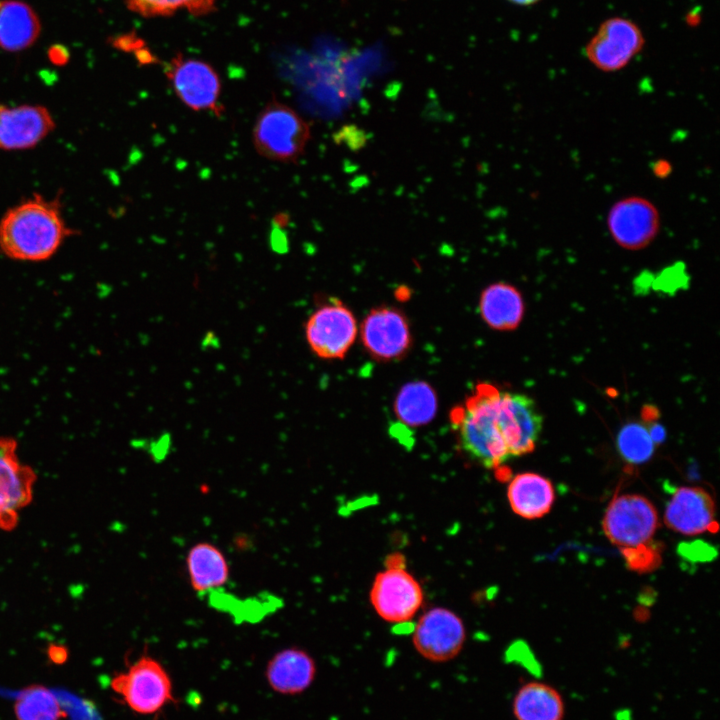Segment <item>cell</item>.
<instances>
[{
    "label": "cell",
    "instance_id": "f1b7e54d",
    "mask_svg": "<svg viewBox=\"0 0 720 720\" xmlns=\"http://www.w3.org/2000/svg\"><path fill=\"white\" fill-rule=\"evenodd\" d=\"M49 57L53 63L63 64L66 62V60L68 58V54L65 53V50H63L59 47H55V48L51 49V51L49 53Z\"/></svg>",
    "mask_w": 720,
    "mask_h": 720
},
{
    "label": "cell",
    "instance_id": "52a82bcc",
    "mask_svg": "<svg viewBox=\"0 0 720 720\" xmlns=\"http://www.w3.org/2000/svg\"><path fill=\"white\" fill-rule=\"evenodd\" d=\"M610 237L621 248L639 251L648 247L660 233L661 214L648 198L629 195L616 200L606 215Z\"/></svg>",
    "mask_w": 720,
    "mask_h": 720
},
{
    "label": "cell",
    "instance_id": "9a60e30c",
    "mask_svg": "<svg viewBox=\"0 0 720 720\" xmlns=\"http://www.w3.org/2000/svg\"><path fill=\"white\" fill-rule=\"evenodd\" d=\"M664 521L670 529L688 536L716 530L714 501L700 487H678L666 505Z\"/></svg>",
    "mask_w": 720,
    "mask_h": 720
},
{
    "label": "cell",
    "instance_id": "603a6c76",
    "mask_svg": "<svg viewBox=\"0 0 720 720\" xmlns=\"http://www.w3.org/2000/svg\"><path fill=\"white\" fill-rule=\"evenodd\" d=\"M16 720H64L66 712L56 695L41 684L24 687L14 705Z\"/></svg>",
    "mask_w": 720,
    "mask_h": 720
},
{
    "label": "cell",
    "instance_id": "e0dca14e",
    "mask_svg": "<svg viewBox=\"0 0 720 720\" xmlns=\"http://www.w3.org/2000/svg\"><path fill=\"white\" fill-rule=\"evenodd\" d=\"M479 312L482 320L497 331L516 329L525 313V303L521 292L506 282L488 285L480 295Z\"/></svg>",
    "mask_w": 720,
    "mask_h": 720
},
{
    "label": "cell",
    "instance_id": "7a4b0ae2",
    "mask_svg": "<svg viewBox=\"0 0 720 720\" xmlns=\"http://www.w3.org/2000/svg\"><path fill=\"white\" fill-rule=\"evenodd\" d=\"M72 233L58 200L35 194L6 211L0 220V250L13 260L52 257Z\"/></svg>",
    "mask_w": 720,
    "mask_h": 720
},
{
    "label": "cell",
    "instance_id": "ffe728a7",
    "mask_svg": "<svg viewBox=\"0 0 720 720\" xmlns=\"http://www.w3.org/2000/svg\"><path fill=\"white\" fill-rule=\"evenodd\" d=\"M41 24L36 12L19 0L0 1V47L20 51L37 40Z\"/></svg>",
    "mask_w": 720,
    "mask_h": 720
},
{
    "label": "cell",
    "instance_id": "8fae6325",
    "mask_svg": "<svg viewBox=\"0 0 720 720\" xmlns=\"http://www.w3.org/2000/svg\"><path fill=\"white\" fill-rule=\"evenodd\" d=\"M465 641L463 620L444 607L426 611L418 619L412 635V643L418 654L434 663L448 662L457 657Z\"/></svg>",
    "mask_w": 720,
    "mask_h": 720
},
{
    "label": "cell",
    "instance_id": "83f0119b",
    "mask_svg": "<svg viewBox=\"0 0 720 720\" xmlns=\"http://www.w3.org/2000/svg\"><path fill=\"white\" fill-rule=\"evenodd\" d=\"M648 430L655 444H659L664 441L665 430L660 424L652 423L648 426Z\"/></svg>",
    "mask_w": 720,
    "mask_h": 720
},
{
    "label": "cell",
    "instance_id": "ba28073f",
    "mask_svg": "<svg viewBox=\"0 0 720 720\" xmlns=\"http://www.w3.org/2000/svg\"><path fill=\"white\" fill-rule=\"evenodd\" d=\"M644 35L630 19L611 17L601 23L585 45V56L598 70L606 73L625 68L643 49Z\"/></svg>",
    "mask_w": 720,
    "mask_h": 720
},
{
    "label": "cell",
    "instance_id": "7402d4cb",
    "mask_svg": "<svg viewBox=\"0 0 720 720\" xmlns=\"http://www.w3.org/2000/svg\"><path fill=\"white\" fill-rule=\"evenodd\" d=\"M393 409L400 423L408 427L429 424L438 409L436 391L425 381L408 382L398 391Z\"/></svg>",
    "mask_w": 720,
    "mask_h": 720
},
{
    "label": "cell",
    "instance_id": "4316f807",
    "mask_svg": "<svg viewBox=\"0 0 720 720\" xmlns=\"http://www.w3.org/2000/svg\"><path fill=\"white\" fill-rule=\"evenodd\" d=\"M47 655L49 660L53 664H64L68 659V650L63 645L50 644L47 649Z\"/></svg>",
    "mask_w": 720,
    "mask_h": 720
},
{
    "label": "cell",
    "instance_id": "7c38bea8",
    "mask_svg": "<svg viewBox=\"0 0 720 720\" xmlns=\"http://www.w3.org/2000/svg\"><path fill=\"white\" fill-rule=\"evenodd\" d=\"M17 441L0 437V529L16 527L19 513L30 504L36 475L23 464L17 453Z\"/></svg>",
    "mask_w": 720,
    "mask_h": 720
},
{
    "label": "cell",
    "instance_id": "d4e9b609",
    "mask_svg": "<svg viewBox=\"0 0 720 720\" xmlns=\"http://www.w3.org/2000/svg\"><path fill=\"white\" fill-rule=\"evenodd\" d=\"M219 0H125L127 7L143 16H170L186 10L194 16H203L216 9Z\"/></svg>",
    "mask_w": 720,
    "mask_h": 720
},
{
    "label": "cell",
    "instance_id": "3957f363",
    "mask_svg": "<svg viewBox=\"0 0 720 720\" xmlns=\"http://www.w3.org/2000/svg\"><path fill=\"white\" fill-rule=\"evenodd\" d=\"M309 124L290 106L275 98L256 117L252 142L256 152L271 161L295 163L310 139Z\"/></svg>",
    "mask_w": 720,
    "mask_h": 720
},
{
    "label": "cell",
    "instance_id": "30bf717a",
    "mask_svg": "<svg viewBox=\"0 0 720 720\" xmlns=\"http://www.w3.org/2000/svg\"><path fill=\"white\" fill-rule=\"evenodd\" d=\"M165 74L176 96L188 108L220 115L221 81L210 64L178 54L166 65Z\"/></svg>",
    "mask_w": 720,
    "mask_h": 720
},
{
    "label": "cell",
    "instance_id": "f546056e",
    "mask_svg": "<svg viewBox=\"0 0 720 720\" xmlns=\"http://www.w3.org/2000/svg\"><path fill=\"white\" fill-rule=\"evenodd\" d=\"M508 1H510L514 4H517V5H521V6H529V5H533L537 2H539L540 0H508Z\"/></svg>",
    "mask_w": 720,
    "mask_h": 720
},
{
    "label": "cell",
    "instance_id": "4fadbf2b",
    "mask_svg": "<svg viewBox=\"0 0 720 720\" xmlns=\"http://www.w3.org/2000/svg\"><path fill=\"white\" fill-rule=\"evenodd\" d=\"M360 339L369 355L378 361L399 360L412 345L406 316L392 306L369 311L360 325Z\"/></svg>",
    "mask_w": 720,
    "mask_h": 720
},
{
    "label": "cell",
    "instance_id": "44dd1931",
    "mask_svg": "<svg viewBox=\"0 0 720 720\" xmlns=\"http://www.w3.org/2000/svg\"><path fill=\"white\" fill-rule=\"evenodd\" d=\"M186 568L192 589L199 593L223 586L230 576L225 555L210 542L196 543L188 550Z\"/></svg>",
    "mask_w": 720,
    "mask_h": 720
},
{
    "label": "cell",
    "instance_id": "2e32d148",
    "mask_svg": "<svg viewBox=\"0 0 720 720\" xmlns=\"http://www.w3.org/2000/svg\"><path fill=\"white\" fill-rule=\"evenodd\" d=\"M317 673L313 657L305 650L289 647L278 651L268 661L265 677L270 688L283 695L306 691Z\"/></svg>",
    "mask_w": 720,
    "mask_h": 720
},
{
    "label": "cell",
    "instance_id": "d6986e66",
    "mask_svg": "<svg viewBox=\"0 0 720 720\" xmlns=\"http://www.w3.org/2000/svg\"><path fill=\"white\" fill-rule=\"evenodd\" d=\"M507 498L515 514L525 519H536L550 511L555 493L549 479L537 473L524 472L511 479Z\"/></svg>",
    "mask_w": 720,
    "mask_h": 720
},
{
    "label": "cell",
    "instance_id": "cb8c5ba5",
    "mask_svg": "<svg viewBox=\"0 0 720 720\" xmlns=\"http://www.w3.org/2000/svg\"><path fill=\"white\" fill-rule=\"evenodd\" d=\"M617 450L630 464H643L653 456L656 444L650 436L648 425L628 422L621 427L616 438Z\"/></svg>",
    "mask_w": 720,
    "mask_h": 720
},
{
    "label": "cell",
    "instance_id": "277c9868",
    "mask_svg": "<svg viewBox=\"0 0 720 720\" xmlns=\"http://www.w3.org/2000/svg\"><path fill=\"white\" fill-rule=\"evenodd\" d=\"M111 689L135 713L153 715L174 702L173 685L164 666L150 655H141L126 670L115 673Z\"/></svg>",
    "mask_w": 720,
    "mask_h": 720
},
{
    "label": "cell",
    "instance_id": "6da1fadb",
    "mask_svg": "<svg viewBox=\"0 0 720 720\" xmlns=\"http://www.w3.org/2000/svg\"><path fill=\"white\" fill-rule=\"evenodd\" d=\"M450 421L460 449L488 469L534 451L543 427L532 398L489 383L476 385Z\"/></svg>",
    "mask_w": 720,
    "mask_h": 720
},
{
    "label": "cell",
    "instance_id": "484cf974",
    "mask_svg": "<svg viewBox=\"0 0 720 720\" xmlns=\"http://www.w3.org/2000/svg\"><path fill=\"white\" fill-rule=\"evenodd\" d=\"M627 564L634 570L648 571L657 566L660 561L657 550L646 544L622 548Z\"/></svg>",
    "mask_w": 720,
    "mask_h": 720
},
{
    "label": "cell",
    "instance_id": "8992f818",
    "mask_svg": "<svg viewBox=\"0 0 720 720\" xmlns=\"http://www.w3.org/2000/svg\"><path fill=\"white\" fill-rule=\"evenodd\" d=\"M310 350L324 360L343 359L354 344L358 325L353 312L338 299L319 305L305 323Z\"/></svg>",
    "mask_w": 720,
    "mask_h": 720
},
{
    "label": "cell",
    "instance_id": "9c48e42d",
    "mask_svg": "<svg viewBox=\"0 0 720 720\" xmlns=\"http://www.w3.org/2000/svg\"><path fill=\"white\" fill-rule=\"evenodd\" d=\"M659 526L653 504L637 494L615 497L608 505L602 520L607 538L621 548L648 543Z\"/></svg>",
    "mask_w": 720,
    "mask_h": 720
},
{
    "label": "cell",
    "instance_id": "5b68a950",
    "mask_svg": "<svg viewBox=\"0 0 720 720\" xmlns=\"http://www.w3.org/2000/svg\"><path fill=\"white\" fill-rule=\"evenodd\" d=\"M370 602L380 618L389 623L409 622L423 605L424 593L417 579L405 569L399 555H391L385 570L372 583Z\"/></svg>",
    "mask_w": 720,
    "mask_h": 720
},
{
    "label": "cell",
    "instance_id": "5bb4252c",
    "mask_svg": "<svg viewBox=\"0 0 720 720\" xmlns=\"http://www.w3.org/2000/svg\"><path fill=\"white\" fill-rule=\"evenodd\" d=\"M54 129V118L45 106L0 104V150L31 149Z\"/></svg>",
    "mask_w": 720,
    "mask_h": 720
},
{
    "label": "cell",
    "instance_id": "ac0fdd59",
    "mask_svg": "<svg viewBox=\"0 0 720 720\" xmlns=\"http://www.w3.org/2000/svg\"><path fill=\"white\" fill-rule=\"evenodd\" d=\"M515 720H564L566 705L561 692L553 685L531 680L523 683L512 699Z\"/></svg>",
    "mask_w": 720,
    "mask_h": 720
}]
</instances>
